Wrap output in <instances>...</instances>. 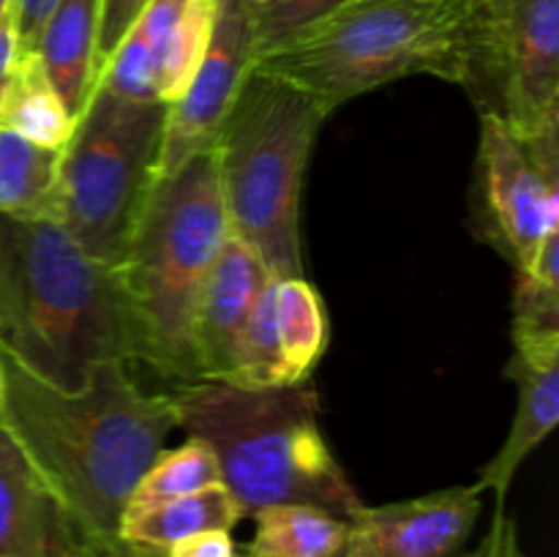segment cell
Masks as SVG:
<instances>
[{"mask_svg":"<svg viewBox=\"0 0 559 557\" xmlns=\"http://www.w3.org/2000/svg\"><path fill=\"white\" fill-rule=\"evenodd\" d=\"M16 55H20V47H16L14 22H11V11H9V16L0 22V104H3L5 87H9L11 71H14Z\"/></svg>","mask_w":559,"mask_h":557,"instance_id":"cell-29","label":"cell"},{"mask_svg":"<svg viewBox=\"0 0 559 557\" xmlns=\"http://www.w3.org/2000/svg\"><path fill=\"white\" fill-rule=\"evenodd\" d=\"M325 120L317 98L254 69L213 145L229 235L243 240L273 278L304 276L300 194Z\"/></svg>","mask_w":559,"mask_h":557,"instance_id":"cell-6","label":"cell"},{"mask_svg":"<svg viewBox=\"0 0 559 557\" xmlns=\"http://www.w3.org/2000/svg\"><path fill=\"white\" fill-rule=\"evenodd\" d=\"M167 104L93 87L63 147L55 222L93 257L120 268L156 186Z\"/></svg>","mask_w":559,"mask_h":557,"instance_id":"cell-7","label":"cell"},{"mask_svg":"<svg viewBox=\"0 0 559 557\" xmlns=\"http://www.w3.org/2000/svg\"><path fill=\"white\" fill-rule=\"evenodd\" d=\"M60 0H11V22H14L16 47L20 52H33L44 22L55 11Z\"/></svg>","mask_w":559,"mask_h":557,"instance_id":"cell-26","label":"cell"},{"mask_svg":"<svg viewBox=\"0 0 559 557\" xmlns=\"http://www.w3.org/2000/svg\"><path fill=\"white\" fill-rule=\"evenodd\" d=\"M462 87L522 142L559 126V0H475Z\"/></svg>","mask_w":559,"mask_h":557,"instance_id":"cell-8","label":"cell"},{"mask_svg":"<svg viewBox=\"0 0 559 557\" xmlns=\"http://www.w3.org/2000/svg\"><path fill=\"white\" fill-rule=\"evenodd\" d=\"M243 557H246V555H243Z\"/></svg>","mask_w":559,"mask_h":557,"instance_id":"cell-33","label":"cell"},{"mask_svg":"<svg viewBox=\"0 0 559 557\" xmlns=\"http://www.w3.org/2000/svg\"><path fill=\"white\" fill-rule=\"evenodd\" d=\"M235 3L249 31L254 60H262L293 44L353 0H235Z\"/></svg>","mask_w":559,"mask_h":557,"instance_id":"cell-24","label":"cell"},{"mask_svg":"<svg viewBox=\"0 0 559 557\" xmlns=\"http://www.w3.org/2000/svg\"><path fill=\"white\" fill-rule=\"evenodd\" d=\"M227 235L213 147L153 186L120 276L140 325L142 364L167 380L200 382L197 309Z\"/></svg>","mask_w":559,"mask_h":557,"instance_id":"cell-4","label":"cell"},{"mask_svg":"<svg viewBox=\"0 0 559 557\" xmlns=\"http://www.w3.org/2000/svg\"><path fill=\"white\" fill-rule=\"evenodd\" d=\"M218 0H151L131 25L96 85L136 104H175L200 69L213 31Z\"/></svg>","mask_w":559,"mask_h":557,"instance_id":"cell-10","label":"cell"},{"mask_svg":"<svg viewBox=\"0 0 559 557\" xmlns=\"http://www.w3.org/2000/svg\"><path fill=\"white\" fill-rule=\"evenodd\" d=\"M246 557H338L347 544V519L304 502L260 508Z\"/></svg>","mask_w":559,"mask_h":557,"instance_id":"cell-18","label":"cell"},{"mask_svg":"<svg viewBox=\"0 0 559 557\" xmlns=\"http://www.w3.org/2000/svg\"><path fill=\"white\" fill-rule=\"evenodd\" d=\"M462 557H524L522 546H519L516 524L506 513V506H497L489 533L484 535V541L475 549L464 552Z\"/></svg>","mask_w":559,"mask_h":557,"instance_id":"cell-27","label":"cell"},{"mask_svg":"<svg viewBox=\"0 0 559 557\" xmlns=\"http://www.w3.org/2000/svg\"><path fill=\"white\" fill-rule=\"evenodd\" d=\"M151 557H167V555H151Z\"/></svg>","mask_w":559,"mask_h":557,"instance_id":"cell-31","label":"cell"},{"mask_svg":"<svg viewBox=\"0 0 559 557\" xmlns=\"http://www.w3.org/2000/svg\"><path fill=\"white\" fill-rule=\"evenodd\" d=\"M76 120L49 82L36 52L16 55L3 104L0 126L44 147H66Z\"/></svg>","mask_w":559,"mask_h":557,"instance_id":"cell-21","label":"cell"},{"mask_svg":"<svg viewBox=\"0 0 559 557\" xmlns=\"http://www.w3.org/2000/svg\"><path fill=\"white\" fill-rule=\"evenodd\" d=\"M0 426L98 557H151L120 541V517L175 420L173 393L140 391L109 360L60 391L0 349Z\"/></svg>","mask_w":559,"mask_h":557,"instance_id":"cell-1","label":"cell"},{"mask_svg":"<svg viewBox=\"0 0 559 557\" xmlns=\"http://www.w3.org/2000/svg\"><path fill=\"white\" fill-rule=\"evenodd\" d=\"M475 0H353L254 69L300 87L328 115L402 76L462 85Z\"/></svg>","mask_w":559,"mask_h":557,"instance_id":"cell-5","label":"cell"},{"mask_svg":"<svg viewBox=\"0 0 559 557\" xmlns=\"http://www.w3.org/2000/svg\"><path fill=\"white\" fill-rule=\"evenodd\" d=\"M484 489L448 486L413 500L366 508L347 519L342 557H462L484 511Z\"/></svg>","mask_w":559,"mask_h":557,"instance_id":"cell-12","label":"cell"},{"mask_svg":"<svg viewBox=\"0 0 559 557\" xmlns=\"http://www.w3.org/2000/svg\"><path fill=\"white\" fill-rule=\"evenodd\" d=\"M271 295L278 347L289 377L295 382L309 380L311 369L325 355L331 339V322L322 295L317 293L314 284L306 282V276L271 278Z\"/></svg>","mask_w":559,"mask_h":557,"instance_id":"cell-22","label":"cell"},{"mask_svg":"<svg viewBox=\"0 0 559 557\" xmlns=\"http://www.w3.org/2000/svg\"><path fill=\"white\" fill-rule=\"evenodd\" d=\"M271 278L265 262L243 240L235 235L224 238L197 309L194 344L200 380H224L235 369L243 328Z\"/></svg>","mask_w":559,"mask_h":557,"instance_id":"cell-14","label":"cell"},{"mask_svg":"<svg viewBox=\"0 0 559 557\" xmlns=\"http://www.w3.org/2000/svg\"><path fill=\"white\" fill-rule=\"evenodd\" d=\"M243 511L224 484L205 486L194 495L175 497L151 508H134L120 517V541L147 555H167V549L189 535L205 530H233Z\"/></svg>","mask_w":559,"mask_h":557,"instance_id":"cell-17","label":"cell"},{"mask_svg":"<svg viewBox=\"0 0 559 557\" xmlns=\"http://www.w3.org/2000/svg\"><path fill=\"white\" fill-rule=\"evenodd\" d=\"M254 49L235 0H218L216 31L189 87L167 107L156 183L216 145V137L254 71Z\"/></svg>","mask_w":559,"mask_h":557,"instance_id":"cell-11","label":"cell"},{"mask_svg":"<svg viewBox=\"0 0 559 557\" xmlns=\"http://www.w3.org/2000/svg\"><path fill=\"white\" fill-rule=\"evenodd\" d=\"M167 557H240L229 530H205L167 549Z\"/></svg>","mask_w":559,"mask_h":557,"instance_id":"cell-28","label":"cell"},{"mask_svg":"<svg viewBox=\"0 0 559 557\" xmlns=\"http://www.w3.org/2000/svg\"><path fill=\"white\" fill-rule=\"evenodd\" d=\"M0 349L60 391L109 360L142 364L120 268L93 260L55 218L0 211Z\"/></svg>","mask_w":559,"mask_h":557,"instance_id":"cell-2","label":"cell"},{"mask_svg":"<svg viewBox=\"0 0 559 557\" xmlns=\"http://www.w3.org/2000/svg\"><path fill=\"white\" fill-rule=\"evenodd\" d=\"M147 5H151V0H102V9H98L96 76Z\"/></svg>","mask_w":559,"mask_h":557,"instance_id":"cell-25","label":"cell"},{"mask_svg":"<svg viewBox=\"0 0 559 557\" xmlns=\"http://www.w3.org/2000/svg\"><path fill=\"white\" fill-rule=\"evenodd\" d=\"M213 484H222L216 453L211 451L207 442L189 437L173 451H164V448L158 451L147 473L142 475L140 484L131 491L126 511L151 508L158 506V502L175 500V497L194 495V491Z\"/></svg>","mask_w":559,"mask_h":557,"instance_id":"cell-23","label":"cell"},{"mask_svg":"<svg viewBox=\"0 0 559 557\" xmlns=\"http://www.w3.org/2000/svg\"><path fill=\"white\" fill-rule=\"evenodd\" d=\"M63 147H44L0 126V211L55 218Z\"/></svg>","mask_w":559,"mask_h":557,"instance_id":"cell-20","label":"cell"},{"mask_svg":"<svg viewBox=\"0 0 559 557\" xmlns=\"http://www.w3.org/2000/svg\"><path fill=\"white\" fill-rule=\"evenodd\" d=\"M9 11H11V0H0V22L9 16Z\"/></svg>","mask_w":559,"mask_h":557,"instance_id":"cell-30","label":"cell"},{"mask_svg":"<svg viewBox=\"0 0 559 557\" xmlns=\"http://www.w3.org/2000/svg\"><path fill=\"white\" fill-rule=\"evenodd\" d=\"M0 557H98L0 426Z\"/></svg>","mask_w":559,"mask_h":557,"instance_id":"cell-13","label":"cell"},{"mask_svg":"<svg viewBox=\"0 0 559 557\" xmlns=\"http://www.w3.org/2000/svg\"><path fill=\"white\" fill-rule=\"evenodd\" d=\"M508 377L516 382V413L500 453L480 470L478 486L495 491L497 506H506L508 489L524 459L555 431L559 420V355L557 358H524L513 353Z\"/></svg>","mask_w":559,"mask_h":557,"instance_id":"cell-15","label":"cell"},{"mask_svg":"<svg viewBox=\"0 0 559 557\" xmlns=\"http://www.w3.org/2000/svg\"><path fill=\"white\" fill-rule=\"evenodd\" d=\"M513 353L524 358L559 355V233L546 238L533 265L516 271Z\"/></svg>","mask_w":559,"mask_h":557,"instance_id":"cell-19","label":"cell"},{"mask_svg":"<svg viewBox=\"0 0 559 557\" xmlns=\"http://www.w3.org/2000/svg\"><path fill=\"white\" fill-rule=\"evenodd\" d=\"M473 227L513 262V271L533 265L546 238L559 233V180L538 167L530 147L495 115H480Z\"/></svg>","mask_w":559,"mask_h":557,"instance_id":"cell-9","label":"cell"},{"mask_svg":"<svg viewBox=\"0 0 559 557\" xmlns=\"http://www.w3.org/2000/svg\"><path fill=\"white\" fill-rule=\"evenodd\" d=\"M173 404L180 429L216 453L243 517L304 502L353 519L364 506L322 435L320 399L306 380L278 388L200 380L180 388Z\"/></svg>","mask_w":559,"mask_h":557,"instance_id":"cell-3","label":"cell"},{"mask_svg":"<svg viewBox=\"0 0 559 557\" xmlns=\"http://www.w3.org/2000/svg\"><path fill=\"white\" fill-rule=\"evenodd\" d=\"M98 9L102 0H60L33 49L74 120L96 87Z\"/></svg>","mask_w":559,"mask_h":557,"instance_id":"cell-16","label":"cell"},{"mask_svg":"<svg viewBox=\"0 0 559 557\" xmlns=\"http://www.w3.org/2000/svg\"><path fill=\"white\" fill-rule=\"evenodd\" d=\"M338 557H342V555H338Z\"/></svg>","mask_w":559,"mask_h":557,"instance_id":"cell-32","label":"cell"}]
</instances>
